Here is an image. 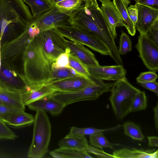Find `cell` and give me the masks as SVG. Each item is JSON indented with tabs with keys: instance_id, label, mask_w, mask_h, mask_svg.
<instances>
[{
	"instance_id": "obj_22",
	"label": "cell",
	"mask_w": 158,
	"mask_h": 158,
	"mask_svg": "<svg viewBox=\"0 0 158 158\" xmlns=\"http://www.w3.org/2000/svg\"><path fill=\"white\" fill-rule=\"evenodd\" d=\"M60 148H68L80 151L85 150L89 146L85 136L65 137L59 142Z\"/></svg>"
},
{
	"instance_id": "obj_15",
	"label": "cell",
	"mask_w": 158,
	"mask_h": 158,
	"mask_svg": "<svg viewBox=\"0 0 158 158\" xmlns=\"http://www.w3.org/2000/svg\"><path fill=\"white\" fill-rule=\"evenodd\" d=\"M65 42L67 47L69 49L70 54L77 57L86 65H99L94 54L83 44L66 39Z\"/></svg>"
},
{
	"instance_id": "obj_28",
	"label": "cell",
	"mask_w": 158,
	"mask_h": 158,
	"mask_svg": "<svg viewBox=\"0 0 158 158\" xmlns=\"http://www.w3.org/2000/svg\"><path fill=\"white\" fill-rule=\"evenodd\" d=\"M31 8L33 19L51 9L53 7L46 0H23Z\"/></svg>"
},
{
	"instance_id": "obj_26",
	"label": "cell",
	"mask_w": 158,
	"mask_h": 158,
	"mask_svg": "<svg viewBox=\"0 0 158 158\" xmlns=\"http://www.w3.org/2000/svg\"><path fill=\"white\" fill-rule=\"evenodd\" d=\"M112 2L122 19L126 24L125 28L128 33L131 36H134L136 32L135 25L130 19L128 14L127 7L123 0H113Z\"/></svg>"
},
{
	"instance_id": "obj_19",
	"label": "cell",
	"mask_w": 158,
	"mask_h": 158,
	"mask_svg": "<svg viewBox=\"0 0 158 158\" xmlns=\"http://www.w3.org/2000/svg\"><path fill=\"white\" fill-rule=\"evenodd\" d=\"M112 155L114 158H158V150L123 148L114 151Z\"/></svg>"
},
{
	"instance_id": "obj_6",
	"label": "cell",
	"mask_w": 158,
	"mask_h": 158,
	"mask_svg": "<svg viewBox=\"0 0 158 158\" xmlns=\"http://www.w3.org/2000/svg\"><path fill=\"white\" fill-rule=\"evenodd\" d=\"M94 79L95 83L78 91L73 92H56L50 96L65 106L79 101L95 100L103 94L110 91L113 84L105 83L102 80Z\"/></svg>"
},
{
	"instance_id": "obj_25",
	"label": "cell",
	"mask_w": 158,
	"mask_h": 158,
	"mask_svg": "<svg viewBox=\"0 0 158 158\" xmlns=\"http://www.w3.org/2000/svg\"><path fill=\"white\" fill-rule=\"evenodd\" d=\"M55 158H93L86 150L80 151L68 148H60L50 152Z\"/></svg>"
},
{
	"instance_id": "obj_18",
	"label": "cell",
	"mask_w": 158,
	"mask_h": 158,
	"mask_svg": "<svg viewBox=\"0 0 158 158\" xmlns=\"http://www.w3.org/2000/svg\"><path fill=\"white\" fill-rule=\"evenodd\" d=\"M27 106L31 110H42L54 115L60 114L65 107L64 104L50 96L36 100Z\"/></svg>"
},
{
	"instance_id": "obj_1",
	"label": "cell",
	"mask_w": 158,
	"mask_h": 158,
	"mask_svg": "<svg viewBox=\"0 0 158 158\" xmlns=\"http://www.w3.org/2000/svg\"><path fill=\"white\" fill-rule=\"evenodd\" d=\"M78 8L72 12V25L81 31L94 34L106 45L110 56L117 64L123 62L117 47L116 38L102 13L97 0H86Z\"/></svg>"
},
{
	"instance_id": "obj_5",
	"label": "cell",
	"mask_w": 158,
	"mask_h": 158,
	"mask_svg": "<svg viewBox=\"0 0 158 158\" xmlns=\"http://www.w3.org/2000/svg\"><path fill=\"white\" fill-rule=\"evenodd\" d=\"M139 90L132 86L125 77L113 84L109 100L118 119H123L130 113L132 102Z\"/></svg>"
},
{
	"instance_id": "obj_24",
	"label": "cell",
	"mask_w": 158,
	"mask_h": 158,
	"mask_svg": "<svg viewBox=\"0 0 158 158\" xmlns=\"http://www.w3.org/2000/svg\"><path fill=\"white\" fill-rule=\"evenodd\" d=\"M80 76L85 77L70 66L60 68H52L49 77L44 83L47 84L70 77Z\"/></svg>"
},
{
	"instance_id": "obj_21",
	"label": "cell",
	"mask_w": 158,
	"mask_h": 158,
	"mask_svg": "<svg viewBox=\"0 0 158 158\" xmlns=\"http://www.w3.org/2000/svg\"><path fill=\"white\" fill-rule=\"evenodd\" d=\"M34 118L24 111L9 115L2 121L6 124L15 127H21L31 125L34 123Z\"/></svg>"
},
{
	"instance_id": "obj_35",
	"label": "cell",
	"mask_w": 158,
	"mask_h": 158,
	"mask_svg": "<svg viewBox=\"0 0 158 158\" xmlns=\"http://www.w3.org/2000/svg\"><path fill=\"white\" fill-rule=\"evenodd\" d=\"M17 137L15 133L0 118V139L13 140Z\"/></svg>"
},
{
	"instance_id": "obj_45",
	"label": "cell",
	"mask_w": 158,
	"mask_h": 158,
	"mask_svg": "<svg viewBox=\"0 0 158 158\" xmlns=\"http://www.w3.org/2000/svg\"><path fill=\"white\" fill-rule=\"evenodd\" d=\"M1 41L0 40V70L2 66V60H1Z\"/></svg>"
},
{
	"instance_id": "obj_4",
	"label": "cell",
	"mask_w": 158,
	"mask_h": 158,
	"mask_svg": "<svg viewBox=\"0 0 158 158\" xmlns=\"http://www.w3.org/2000/svg\"><path fill=\"white\" fill-rule=\"evenodd\" d=\"M32 139L27 156L42 158L47 153L51 139V123L46 112L36 111L34 118Z\"/></svg>"
},
{
	"instance_id": "obj_30",
	"label": "cell",
	"mask_w": 158,
	"mask_h": 158,
	"mask_svg": "<svg viewBox=\"0 0 158 158\" xmlns=\"http://www.w3.org/2000/svg\"><path fill=\"white\" fill-rule=\"evenodd\" d=\"M89 142L91 145L95 148L102 149L108 148L114 149V146L118 144L110 143L105 137L103 132L95 133L89 135Z\"/></svg>"
},
{
	"instance_id": "obj_42",
	"label": "cell",
	"mask_w": 158,
	"mask_h": 158,
	"mask_svg": "<svg viewBox=\"0 0 158 158\" xmlns=\"http://www.w3.org/2000/svg\"><path fill=\"white\" fill-rule=\"evenodd\" d=\"M136 3L158 9V0H134Z\"/></svg>"
},
{
	"instance_id": "obj_44",
	"label": "cell",
	"mask_w": 158,
	"mask_h": 158,
	"mask_svg": "<svg viewBox=\"0 0 158 158\" xmlns=\"http://www.w3.org/2000/svg\"><path fill=\"white\" fill-rule=\"evenodd\" d=\"M154 111V120L155 127L156 129L158 130V102H157L156 105L153 108Z\"/></svg>"
},
{
	"instance_id": "obj_10",
	"label": "cell",
	"mask_w": 158,
	"mask_h": 158,
	"mask_svg": "<svg viewBox=\"0 0 158 158\" xmlns=\"http://www.w3.org/2000/svg\"><path fill=\"white\" fill-rule=\"evenodd\" d=\"M26 28L19 36L1 46L2 63L9 66L19 54L22 55L30 40L32 39Z\"/></svg>"
},
{
	"instance_id": "obj_33",
	"label": "cell",
	"mask_w": 158,
	"mask_h": 158,
	"mask_svg": "<svg viewBox=\"0 0 158 158\" xmlns=\"http://www.w3.org/2000/svg\"><path fill=\"white\" fill-rule=\"evenodd\" d=\"M132 49V44L129 36L123 31L121 32L119 39V46L118 49L120 55L126 54Z\"/></svg>"
},
{
	"instance_id": "obj_37",
	"label": "cell",
	"mask_w": 158,
	"mask_h": 158,
	"mask_svg": "<svg viewBox=\"0 0 158 158\" xmlns=\"http://www.w3.org/2000/svg\"><path fill=\"white\" fill-rule=\"evenodd\" d=\"M23 111L24 110L12 107L3 104H0V118L2 120L10 114Z\"/></svg>"
},
{
	"instance_id": "obj_48",
	"label": "cell",
	"mask_w": 158,
	"mask_h": 158,
	"mask_svg": "<svg viewBox=\"0 0 158 158\" xmlns=\"http://www.w3.org/2000/svg\"><path fill=\"white\" fill-rule=\"evenodd\" d=\"M85 1L86 0H85Z\"/></svg>"
},
{
	"instance_id": "obj_13",
	"label": "cell",
	"mask_w": 158,
	"mask_h": 158,
	"mask_svg": "<svg viewBox=\"0 0 158 158\" xmlns=\"http://www.w3.org/2000/svg\"><path fill=\"white\" fill-rule=\"evenodd\" d=\"M87 67L91 77L101 80L116 81L125 77L127 73L121 64Z\"/></svg>"
},
{
	"instance_id": "obj_40",
	"label": "cell",
	"mask_w": 158,
	"mask_h": 158,
	"mask_svg": "<svg viewBox=\"0 0 158 158\" xmlns=\"http://www.w3.org/2000/svg\"><path fill=\"white\" fill-rule=\"evenodd\" d=\"M127 11L129 16L135 26L137 21L138 17V8L137 4L131 5L127 8Z\"/></svg>"
},
{
	"instance_id": "obj_32",
	"label": "cell",
	"mask_w": 158,
	"mask_h": 158,
	"mask_svg": "<svg viewBox=\"0 0 158 158\" xmlns=\"http://www.w3.org/2000/svg\"><path fill=\"white\" fill-rule=\"evenodd\" d=\"M69 65L77 73L85 77H90L87 66L78 58L71 54L69 55Z\"/></svg>"
},
{
	"instance_id": "obj_2",
	"label": "cell",
	"mask_w": 158,
	"mask_h": 158,
	"mask_svg": "<svg viewBox=\"0 0 158 158\" xmlns=\"http://www.w3.org/2000/svg\"><path fill=\"white\" fill-rule=\"evenodd\" d=\"M23 0H0V40L1 44L20 35L32 20Z\"/></svg>"
},
{
	"instance_id": "obj_27",
	"label": "cell",
	"mask_w": 158,
	"mask_h": 158,
	"mask_svg": "<svg viewBox=\"0 0 158 158\" xmlns=\"http://www.w3.org/2000/svg\"><path fill=\"white\" fill-rule=\"evenodd\" d=\"M121 126L119 124L115 127L105 129H99L93 127L79 128L73 126L71 128L69 134L65 137L81 136L86 135H90L99 132L115 130L119 128Z\"/></svg>"
},
{
	"instance_id": "obj_7",
	"label": "cell",
	"mask_w": 158,
	"mask_h": 158,
	"mask_svg": "<svg viewBox=\"0 0 158 158\" xmlns=\"http://www.w3.org/2000/svg\"><path fill=\"white\" fill-rule=\"evenodd\" d=\"M56 28L64 38L85 45L102 55L110 56L109 50L104 43L94 35L85 32L72 24Z\"/></svg>"
},
{
	"instance_id": "obj_16",
	"label": "cell",
	"mask_w": 158,
	"mask_h": 158,
	"mask_svg": "<svg viewBox=\"0 0 158 158\" xmlns=\"http://www.w3.org/2000/svg\"><path fill=\"white\" fill-rule=\"evenodd\" d=\"M101 3L100 8L115 35L117 37V27L124 26L126 24L121 18L110 0H98Z\"/></svg>"
},
{
	"instance_id": "obj_17",
	"label": "cell",
	"mask_w": 158,
	"mask_h": 158,
	"mask_svg": "<svg viewBox=\"0 0 158 158\" xmlns=\"http://www.w3.org/2000/svg\"><path fill=\"white\" fill-rule=\"evenodd\" d=\"M30 86L29 89L21 93L22 99L25 106L42 98L50 96L57 92L44 83L31 85Z\"/></svg>"
},
{
	"instance_id": "obj_43",
	"label": "cell",
	"mask_w": 158,
	"mask_h": 158,
	"mask_svg": "<svg viewBox=\"0 0 158 158\" xmlns=\"http://www.w3.org/2000/svg\"><path fill=\"white\" fill-rule=\"evenodd\" d=\"M149 146L152 147H158V138L156 136L147 137Z\"/></svg>"
},
{
	"instance_id": "obj_47",
	"label": "cell",
	"mask_w": 158,
	"mask_h": 158,
	"mask_svg": "<svg viewBox=\"0 0 158 158\" xmlns=\"http://www.w3.org/2000/svg\"><path fill=\"white\" fill-rule=\"evenodd\" d=\"M2 104V102H1V101L0 100V104Z\"/></svg>"
},
{
	"instance_id": "obj_20",
	"label": "cell",
	"mask_w": 158,
	"mask_h": 158,
	"mask_svg": "<svg viewBox=\"0 0 158 158\" xmlns=\"http://www.w3.org/2000/svg\"><path fill=\"white\" fill-rule=\"evenodd\" d=\"M0 100L3 104L25 110V106L22 99L21 93L0 87Z\"/></svg>"
},
{
	"instance_id": "obj_9",
	"label": "cell",
	"mask_w": 158,
	"mask_h": 158,
	"mask_svg": "<svg viewBox=\"0 0 158 158\" xmlns=\"http://www.w3.org/2000/svg\"><path fill=\"white\" fill-rule=\"evenodd\" d=\"M70 16L69 13L61 12L53 7L37 18L33 19L32 21L41 32L71 24Z\"/></svg>"
},
{
	"instance_id": "obj_11",
	"label": "cell",
	"mask_w": 158,
	"mask_h": 158,
	"mask_svg": "<svg viewBox=\"0 0 158 158\" xmlns=\"http://www.w3.org/2000/svg\"><path fill=\"white\" fill-rule=\"evenodd\" d=\"M0 87L20 93L30 87L23 75L12 67L2 64L0 70Z\"/></svg>"
},
{
	"instance_id": "obj_29",
	"label": "cell",
	"mask_w": 158,
	"mask_h": 158,
	"mask_svg": "<svg viewBox=\"0 0 158 158\" xmlns=\"http://www.w3.org/2000/svg\"><path fill=\"white\" fill-rule=\"evenodd\" d=\"M124 134L132 139L139 141H143L145 137L140 127L131 121L124 122L122 125Z\"/></svg>"
},
{
	"instance_id": "obj_46",
	"label": "cell",
	"mask_w": 158,
	"mask_h": 158,
	"mask_svg": "<svg viewBox=\"0 0 158 158\" xmlns=\"http://www.w3.org/2000/svg\"><path fill=\"white\" fill-rule=\"evenodd\" d=\"M124 3L125 4L127 7H128V5L130 3V0H123Z\"/></svg>"
},
{
	"instance_id": "obj_12",
	"label": "cell",
	"mask_w": 158,
	"mask_h": 158,
	"mask_svg": "<svg viewBox=\"0 0 158 158\" xmlns=\"http://www.w3.org/2000/svg\"><path fill=\"white\" fill-rule=\"evenodd\" d=\"M94 78L83 76L70 77L47 84L57 92H73L95 83Z\"/></svg>"
},
{
	"instance_id": "obj_41",
	"label": "cell",
	"mask_w": 158,
	"mask_h": 158,
	"mask_svg": "<svg viewBox=\"0 0 158 158\" xmlns=\"http://www.w3.org/2000/svg\"><path fill=\"white\" fill-rule=\"evenodd\" d=\"M139 85L154 93L157 96L158 95V84L156 81L141 82L138 83Z\"/></svg>"
},
{
	"instance_id": "obj_38",
	"label": "cell",
	"mask_w": 158,
	"mask_h": 158,
	"mask_svg": "<svg viewBox=\"0 0 158 158\" xmlns=\"http://www.w3.org/2000/svg\"><path fill=\"white\" fill-rule=\"evenodd\" d=\"M146 35L158 45V19L154 22Z\"/></svg>"
},
{
	"instance_id": "obj_3",
	"label": "cell",
	"mask_w": 158,
	"mask_h": 158,
	"mask_svg": "<svg viewBox=\"0 0 158 158\" xmlns=\"http://www.w3.org/2000/svg\"><path fill=\"white\" fill-rule=\"evenodd\" d=\"M35 39L40 82L44 83L49 77L52 64L66 51V39L55 28L40 32Z\"/></svg>"
},
{
	"instance_id": "obj_14",
	"label": "cell",
	"mask_w": 158,
	"mask_h": 158,
	"mask_svg": "<svg viewBox=\"0 0 158 158\" xmlns=\"http://www.w3.org/2000/svg\"><path fill=\"white\" fill-rule=\"evenodd\" d=\"M136 3L138 17L135 28L140 34L146 35L154 22L158 19V9Z\"/></svg>"
},
{
	"instance_id": "obj_36",
	"label": "cell",
	"mask_w": 158,
	"mask_h": 158,
	"mask_svg": "<svg viewBox=\"0 0 158 158\" xmlns=\"http://www.w3.org/2000/svg\"><path fill=\"white\" fill-rule=\"evenodd\" d=\"M158 77L155 72L151 71L141 73L136 79L138 83L156 81Z\"/></svg>"
},
{
	"instance_id": "obj_31",
	"label": "cell",
	"mask_w": 158,
	"mask_h": 158,
	"mask_svg": "<svg viewBox=\"0 0 158 158\" xmlns=\"http://www.w3.org/2000/svg\"><path fill=\"white\" fill-rule=\"evenodd\" d=\"M147 98L144 91L139 90L135 96L131 106V112L145 110L147 107Z\"/></svg>"
},
{
	"instance_id": "obj_23",
	"label": "cell",
	"mask_w": 158,
	"mask_h": 158,
	"mask_svg": "<svg viewBox=\"0 0 158 158\" xmlns=\"http://www.w3.org/2000/svg\"><path fill=\"white\" fill-rule=\"evenodd\" d=\"M53 7L61 12L71 14L81 6L85 0H46Z\"/></svg>"
},
{
	"instance_id": "obj_8",
	"label": "cell",
	"mask_w": 158,
	"mask_h": 158,
	"mask_svg": "<svg viewBox=\"0 0 158 158\" xmlns=\"http://www.w3.org/2000/svg\"><path fill=\"white\" fill-rule=\"evenodd\" d=\"M135 47L147 68L155 72L158 70V45L146 35L139 34Z\"/></svg>"
},
{
	"instance_id": "obj_34",
	"label": "cell",
	"mask_w": 158,
	"mask_h": 158,
	"mask_svg": "<svg viewBox=\"0 0 158 158\" xmlns=\"http://www.w3.org/2000/svg\"><path fill=\"white\" fill-rule=\"evenodd\" d=\"M69 49L67 47L66 51L60 54L52 64V68H60L69 67Z\"/></svg>"
},
{
	"instance_id": "obj_39",
	"label": "cell",
	"mask_w": 158,
	"mask_h": 158,
	"mask_svg": "<svg viewBox=\"0 0 158 158\" xmlns=\"http://www.w3.org/2000/svg\"><path fill=\"white\" fill-rule=\"evenodd\" d=\"M85 150L87 153L93 154L98 157L114 158L113 155L107 153L103 150L92 146L89 145Z\"/></svg>"
}]
</instances>
